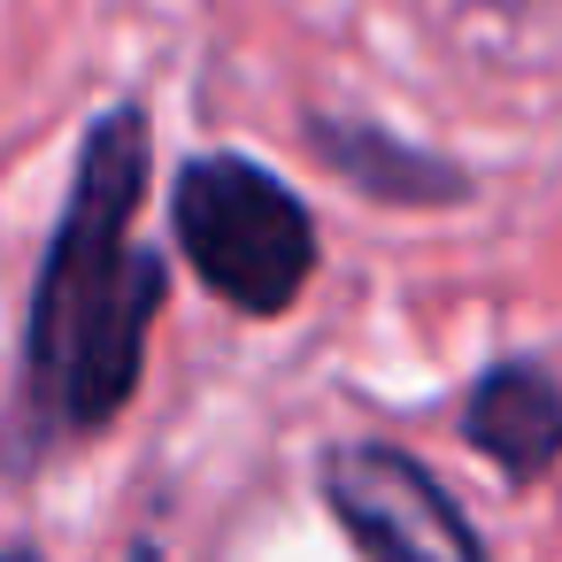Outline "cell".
<instances>
[{
	"label": "cell",
	"mask_w": 562,
	"mask_h": 562,
	"mask_svg": "<svg viewBox=\"0 0 562 562\" xmlns=\"http://www.w3.org/2000/svg\"><path fill=\"white\" fill-rule=\"evenodd\" d=\"M155 170V132L139 101H116L86 124L70 201L55 216V239L32 278L24 316V378L16 408L0 424V470L32 477L47 454L101 439L132 401L147 370V331L170 293V255L139 247V201Z\"/></svg>",
	"instance_id": "6da1fadb"
},
{
	"label": "cell",
	"mask_w": 562,
	"mask_h": 562,
	"mask_svg": "<svg viewBox=\"0 0 562 562\" xmlns=\"http://www.w3.org/2000/svg\"><path fill=\"white\" fill-rule=\"evenodd\" d=\"M0 562H40V547H0Z\"/></svg>",
	"instance_id": "52a82bcc"
},
{
	"label": "cell",
	"mask_w": 562,
	"mask_h": 562,
	"mask_svg": "<svg viewBox=\"0 0 562 562\" xmlns=\"http://www.w3.org/2000/svg\"><path fill=\"white\" fill-rule=\"evenodd\" d=\"M462 439L516 485H539L562 462V378L539 355L493 362L462 401Z\"/></svg>",
	"instance_id": "5b68a950"
},
{
	"label": "cell",
	"mask_w": 562,
	"mask_h": 562,
	"mask_svg": "<svg viewBox=\"0 0 562 562\" xmlns=\"http://www.w3.org/2000/svg\"><path fill=\"white\" fill-rule=\"evenodd\" d=\"M324 501L362 562H485L454 493L385 439H347L324 454Z\"/></svg>",
	"instance_id": "3957f363"
},
{
	"label": "cell",
	"mask_w": 562,
	"mask_h": 562,
	"mask_svg": "<svg viewBox=\"0 0 562 562\" xmlns=\"http://www.w3.org/2000/svg\"><path fill=\"white\" fill-rule=\"evenodd\" d=\"M301 139L347 193H362L378 209H462L477 193V178L454 155H431V147H416L370 116H308Z\"/></svg>",
	"instance_id": "277c9868"
},
{
	"label": "cell",
	"mask_w": 562,
	"mask_h": 562,
	"mask_svg": "<svg viewBox=\"0 0 562 562\" xmlns=\"http://www.w3.org/2000/svg\"><path fill=\"white\" fill-rule=\"evenodd\" d=\"M124 562H162V547H155V539H139V547H132Z\"/></svg>",
	"instance_id": "8992f818"
},
{
	"label": "cell",
	"mask_w": 562,
	"mask_h": 562,
	"mask_svg": "<svg viewBox=\"0 0 562 562\" xmlns=\"http://www.w3.org/2000/svg\"><path fill=\"white\" fill-rule=\"evenodd\" d=\"M170 239H178L186 270L239 316H285L316 278L308 201L247 155H193L178 170Z\"/></svg>",
	"instance_id": "7a4b0ae2"
}]
</instances>
